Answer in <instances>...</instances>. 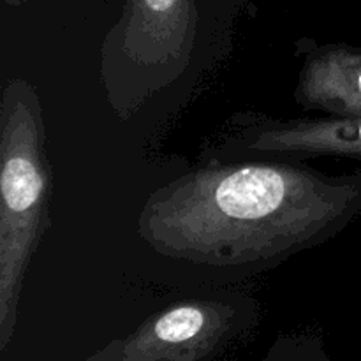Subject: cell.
Listing matches in <instances>:
<instances>
[{
    "label": "cell",
    "instance_id": "6da1fadb",
    "mask_svg": "<svg viewBox=\"0 0 361 361\" xmlns=\"http://www.w3.org/2000/svg\"><path fill=\"white\" fill-rule=\"evenodd\" d=\"M361 214V168L324 175L291 161H204L159 187L137 236L159 257L212 277L279 267Z\"/></svg>",
    "mask_w": 361,
    "mask_h": 361
},
{
    "label": "cell",
    "instance_id": "7a4b0ae2",
    "mask_svg": "<svg viewBox=\"0 0 361 361\" xmlns=\"http://www.w3.org/2000/svg\"><path fill=\"white\" fill-rule=\"evenodd\" d=\"M51 175L42 106L28 81L11 80L0 102V324L16 317L25 274L49 224Z\"/></svg>",
    "mask_w": 361,
    "mask_h": 361
},
{
    "label": "cell",
    "instance_id": "3957f363",
    "mask_svg": "<svg viewBox=\"0 0 361 361\" xmlns=\"http://www.w3.org/2000/svg\"><path fill=\"white\" fill-rule=\"evenodd\" d=\"M338 157L361 168V116L277 120L236 116L228 133L207 152V161H291Z\"/></svg>",
    "mask_w": 361,
    "mask_h": 361
},
{
    "label": "cell",
    "instance_id": "277c9868",
    "mask_svg": "<svg viewBox=\"0 0 361 361\" xmlns=\"http://www.w3.org/2000/svg\"><path fill=\"white\" fill-rule=\"evenodd\" d=\"M295 99L334 116H361V48L323 46L307 55Z\"/></svg>",
    "mask_w": 361,
    "mask_h": 361
},
{
    "label": "cell",
    "instance_id": "5b68a950",
    "mask_svg": "<svg viewBox=\"0 0 361 361\" xmlns=\"http://www.w3.org/2000/svg\"><path fill=\"white\" fill-rule=\"evenodd\" d=\"M226 312L224 305L214 302H185L169 307L150 323L148 341L161 345L187 344L207 330H214Z\"/></svg>",
    "mask_w": 361,
    "mask_h": 361
},
{
    "label": "cell",
    "instance_id": "8992f818",
    "mask_svg": "<svg viewBox=\"0 0 361 361\" xmlns=\"http://www.w3.org/2000/svg\"><path fill=\"white\" fill-rule=\"evenodd\" d=\"M178 0H143L145 7L150 11L154 16H166L173 11Z\"/></svg>",
    "mask_w": 361,
    "mask_h": 361
}]
</instances>
